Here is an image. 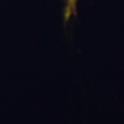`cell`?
Masks as SVG:
<instances>
[{
    "label": "cell",
    "instance_id": "obj_1",
    "mask_svg": "<svg viewBox=\"0 0 124 124\" xmlns=\"http://www.w3.org/2000/svg\"><path fill=\"white\" fill-rule=\"evenodd\" d=\"M78 0H65V7L63 12L64 22L67 23L73 16H76V4Z\"/></svg>",
    "mask_w": 124,
    "mask_h": 124
}]
</instances>
